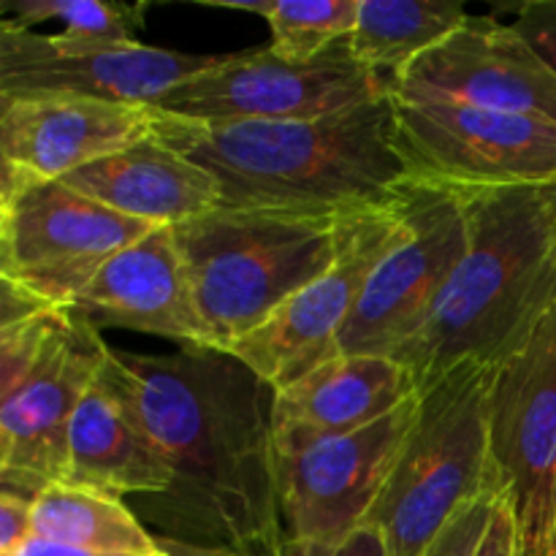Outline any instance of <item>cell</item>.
<instances>
[{
  "mask_svg": "<svg viewBox=\"0 0 556 556\" xmlns=\"http://www.w3.org/2000/svg\"><path fill=\"white\" fill-rule=\"evenodd\" d=\"M14 556H130V554H101V552H90V548L68 546V543H54V541H47V538L30 535L20 548H16Z\"/></svg>",
  "mask_w": 556,
  "mask_h": 556,
  "instance_id": "4dcf8cb0",
  "label": "cell"
},
{
  "mask_svg": "<svg viewBox=\"0 0 556 556\" xmlns=\"http://www.w3.org/2000/svg\"><path fill=\"white\" fill-rule=\"evenodd\" d=\"M494 367L462 362L418 389L416 416L367 525L391 556H418L483 492L503 483L489 445Z\"/></svg>",
  "mask_w": 556,
  "mask_h": 556,
  "instance_id": "5b68a950",
  "label": "cell"
},
{
  "mask_svg": "<svg viewBox=\"0 0 556 556\" xmlns=\"http://www.w3.org/2000/svg\"><path fill=\"white\" fill-rule=\"evenodd\" d=\"M358 0H269V49L288 63H313L356 27Z\"/></svg>",
  "mask_w": 556,
  "mask_h": 556,
  "instance_id": "cb8c5ba5",
  "label": "cell"
},
{
  "mask_svg": "<svg viewBox=\"0 0 556 556\" xmlns=\"http://www.w3.org/2000/svg\"><path fill=\"white\" fill-rule=\"evenodd\" d=\"M155 114L139 103L85 96H30L0 101V166L36 179L76 174L90 163L150 139Z\"/></svg>",
  "mask_w": 556,
  "mask_h": 556,
  "instance_id": "2e32d148",
  "label": "cell"
},
{
  "mask_svg": "<svg viewBox=\"0 0 556 556\" xmlns=\"http://www.w3.org/2000/svg\"><path fill=\"white\" fill-rule=\"evenodd\" d=\"M161 548L166 556H239L237 552H228V548H210V546H193V543L172 541V538H157Z\"/></svg>",
  "mask_w": 556,
  "mask_h": 556,
  "instance_id": "1f68e13d",
  "label": "cell"
},
{
  "mask_svg": "<svg viewBox=\"0 0 556 556\" xmlns=\"http://www.w3.org/2000/svg\"><path fill=\"white\" fill-rule=\"evenodd\" d=\"M87 199L152 228H174L220 206V185L206 168L155 134L63 179Z\"/></svg>",
  "mask_w": 556,
  "mask_h": 556,
  "instance_id": "d6986e66",
  "label": "cell"
},
{
  "mask_svg": "<svg viewBox=\"0 0 556 556\" xmlns=\"http://www.w3.org/2000/svg\"><path fill=\"white\" fill-rule=\"evenodd\" d=\"M33 535V497L0 492V556H14Z\"/></svg>",
  "mask_w": 556,
  "mask_h": 556,
  "instance_id": "f1b7e54d",
  "label": "cell"
},
{
  "mask_svg": "<svg viewBox=\"0 0 556 556\" xmlns=\"http://www.w3.org/2000/svg\"><path fill=\"white\" fill-rule=\"evenodd\" d=\"M150 231L65 182L0 166V280L47 307H74L101 266Z\"/></svg>",
  "mask_w": 556,
  "mask_h": 556,
  "instance_id": "8992f818",
  "label": "cell"
},
{
  "mask_svg": "<svg viewBox=\"0 0 556 556\" xmlns=\"http://www.w3.org/2000/svg\"><path fill=\"white\" fill-rule=\"evenodd\" d=\"M476 556H527L519 541V527H516L514 505H510V494L503 492L497 510L492 516L486 538H483L481 548Z\"/></svg>",
  "mask_w": 556,
  "mask_h": 556,
  "instance_id": "f546056e",
  "label": "cell"
},
{
  "mask_svg": "<svg viewBox=\"0 0 556 556\" xmlns=\"http://www.w3.org/2000/svg\"><path fill=\"white\" fill-rule=\"evenodd\" d=\"M400 228L396 199L383 210L348 217L334 264L286 299L264 324L233 342L228 353L253 369L275 394L334 358L342 329Z\"/></svg>",
  "mask_w": 556,
  "mask_h": 556,
  "instance_id": "8fae6325",
  "label": "cell"
},
{
  "mask_svg": "<svg viewBox=\"0 0 556 556\" xmlns=\"http://www.w3.org/2000/svg\"><path fill=\"white\" fill-rule=\"evenodd\" d=\"M14 16H3L16 27L38 22H60L63 30L49 33L47 43L58 52H90V49L134 47L136 33L144 27L147 3H114V0H20L5 5Z\"/></svg>",
  "mask_w": 556,
  "mask_h": 556,
  "instance_id": "603a6c76",
  "label": "cell"
},
{
  "mask_svg": "<svg viewBox=\"0 0 556 556\" xmlns=\"http://www.w3.org/2000/svg\"><path fill=\"white\" fill-rule=\"evenodd\" d=\"M112 348L71 313L30 372L0 394V486L36 497L68 476V429Z\"/></svg>",
  "mask_w": 556,
  "mask_h": 556,
  "instance_id": "4fadbf2b",
  "label": "cell"
},
{
  "mask_svg": "<svg viewBox=\"0 0 556 556\" xmlns=\"http://www.w3.org/2000/svg\"><path fill=\"white\" fill-rule=\"evenodd\" d=\"M413 396L369 427L331 438H275L288 541H342L367 525L407 438Z\"/></svg>",
  "mask_w": 556,
  "mask_h": 556,
  "instance_id": "7c38bea8",
  "label": "cell"
},
{
  "mask_svg": "<svg viewBox=\"0 0 556 556\" xmlns=\"http://www.w3.org/2000/svg\"><path fill=\"white\" fill-rule=\"evenodd\" d=\"M65 483L114 497H155L172 483L161 448L128 402L103 378V367L71 421Z\"/></svg>",
  "mask_w": 556,
  "mask_h": 556,
  "instance_id": "ffe728a7",
  "label": "cell"
},
{
  "mask_svg": "<svg viewBox=\"0 0 556 556\" xmlns=\"http://www.w3.org/2000/svg\"><path fill=\"white\" fill-rule=\"evenodd\" d=\"M386 96L389 85L369 74L342 38L313 63H288L269 47L220 54L152 109L190 123H269L326 117Z\"/></svg>",
  "mask_w": 556,
  "mask_h": 556,
  "instance_id": "ba28073f",
  "label": "cell"
},
{
  "mask_svg": "<svg viewBox=\"0 0 556 556\" xmlns=\"http://www.w3.org/2000/svg\"><path fill=\"white\" fill-rule=\"evenodd\" d=\"M152 114V134L217 179L226 210L353 217L394 204L410 177L396 150L391 96L313 119L190 123Z\"/></svg>",
  "mask_w": 556,
  "mask_h": 556,
  "instance_id": "7a4b0ae2",
  "label": "cell"
},
{
  "mask_svg": "<svg viewBox=\"0 0 556 556\" xmlns=\"http://www.w3.org/2000/svg\"><path fill=\"white\" fill-rule=\"evenodd\" d=\"M489 445L521 548L548 556L556 519V304L525 345L494 367Z\"/></svg>",
  "mask_w": 556,
  "mask_h": 556,
  "instance_id": "30bf717a",
  "label": "cell"
},
{
  "mask_svg": "<svg viewBox=\"0 0 556 556\" xmlns=\"http://www.w3.org/2000/svg\"><path fill=\"white\" fill-rule=\"evenodd\" d=\"M456 190L467 250L421 329L391 353L418 389L462 362L497 367L556 304V185Z\"/></svg>",
  "mask_w": 556,
  "mask_h": 556,
  "instance_id": "3957f363",
  "label": "cell"
},
{
  "mask_svg": "<svg viewBox=\"0 0 556 556\" xmlns=\"http://www.w3.org/2000/svg\"><path fill=\"white\" fill-rule=\"evenodd\" d=\"M459 0H358L356 27L348 36L351 52L386 85L405 74L418 58L465 25Z\"/></svg>",
  "mask_w": 556,
  "mask_h": 556,
  "instance_id": "44dd1931",
  "label": "cell"
},
{
  "mask_svg": "<svg viewBox=\"0 0 556 556\" xmlns=\"http://www.w3.org/2000/svg\"><path fill=\"white\" fill-rule=\"evenodd\" d=\"M217 58L134 47L58 52L47 36L0 20V101L30 96H85L152 106Z\"/></svg>",
  "mask_w": 556,
  "mask_h": 556,
  "instance_id": "9a60e30c",
  "label": "cell"
},
{
  "mask_svg": "<svg viewBox=\"0 0 556 556\" xmlns=\"http://www.w3.org/2000/svg\"><path fill=\"white\" fill-rule=\"evenodd\" d=\"M71 313L98 331L128 329L182 348H212L172 228H155L112 255Z\"/></svg>",
  "mask_w": 556,
  "mask_h": 556,
  "instance_id": "e0dca14e",
  "label": "cell"
},
{
  "mask_svg": "<svg viewBox=\"0 0 556 556\" xmlns=\"http://www.w3.org/2000/svg\"><path fill=\"white\" fill-rule=\"evenodd\" d=\"M68 315L71 309H38L11 324H0V394L14 389L30 372Z\"/></svg>",
  "mask_w": 556,
  "mask_h": 556,
  "instance_id": "d4e9b609",
  "label": "cell"
},
{
  "mask_svg": "<svg viewBox=\"0 0 556 556\" xmlns=\"http://www.w3.org/2000/svg\"><path fill=\"white\" fill-rule=\"evenodd\" d=\"M33 535L101 554L166 556L123 497L74 483H54L33 497Z\"/></svg>",
  "mask_w": 556,
  "mask_h": 556,
  "instance_id": "7402d4cb",
  "label": "cell"
},
{
  "mask_svg": "<svg viewBox=\"0 0 556 556\" xmlns=\"http://www.w3.org/2000/svg\"><path fill=\"white\" fill-rule=\"evenodd\" d=\"M280 556H391V552L383 532L364 525L342 541H286Z\"/></svg>",
  "mask_w": 556,
  "mask_h": 556,
  "instance_id": "4316f807",
  "label": "cell"
},
{
  "mask_svg": "<svg viewBox=\"0 0 556 556\" xmlns=\"http://www.w3.org/2000/svg\"><path fill=\"white\" fill-rule=\"evenodd\" d=\"M505 486L497 483L489 492H483L481 497L467 503L418 556H476L483 538H486V530L492 525V516L497 510Z\"/></svg>",
  "mask_w": 556,
  "mask_h": 556,
  "instance_id": "484cf974",
  "label": "cell"
},
{
  "mask_svg": "<svg viewBox=\"0 0 556 556\" xmlns=\"http://www.w3.org/2000/svg\"><path fill=\"white\" fill-rule=\"evenodd\" d=\"M405 101L465 103L556 123V71L514 25L467 16L389 87Z\"/></svg>",
  "mask_w": 556,
  "mask_h": 556,
  "instance_id": "5bb4252c",
  "label": "cell"
},
{
  "mask_svg": "<svg viewBox=\"0 0 556 556\" xmlns=\"http://www.w3.org/2000/svg\"><path fill=\"white\" fill-rule=\"evenodd\" d=\"M103 378L161 448L172 483L141 497L157 538L280 556L288 541L277 481L275 391L217 348L166 356L112 351Z\"/></svg>",
  "mask_w": 556,
  "mask_h": 556,
  "instance_id": "6da1fadb",
  "label": "cell"
},
{
  "mask_svg": "<svg viewBox=\"0 0 556 556\" xmlns=\"http://www.w3.org/2000/svg\"><path fill=\"white\" fill-rule=\"evenodd\" d=\"M396 150L410 177L448 188L556 185V123L391 96Z\"/></svg>",
  "mask_w": 556,
  "mask_h": 556,
  "instance_id": "9c48e42d",
  "label": "cell"
},
{
  "mask_svg": "<svg viewBox=\"0 0 556 556\" xmlns=\"http://www.w3.org/2000/svg\"><path fill=\"white\" fill-rule=\"evenodd\" d=\"M348 217L217 210L174 226L212 348L228 351L334 264Z\"/></svg>",
  "mask_w": 556,
  "mask_h": 556,
  "instance_id": "277c9868",
  "label": "cell"
},
{
  "mask_svg": "<svg viewBox=\"0 0 556 556\" xmlns=\"http://www.w3.org/2000/svg\"><path fill=\"white\" fill-rule=\"evenodd\" d=\"M556 71V0H530L510 22Z\"/></svg>",
  "mask_w": 556,
  "mask_h": 556,
  "instance_id": "83f0119b",
  "label": "cell"
},
{
  "mask_svg": "<svg viewBox=\"0 0 556 556\" xmlns=\"http://www.w3.org/2000/svg\"><path fill=\"white\" fill-rule=\"evenodd\" d=\"M548 556H556V519H554V532H552V548H548Z\"/></svg>",
  "mask_w": 556,
  "mask_h": 556,
  "instance_id": "d6a6232c",
  "label": "cell"
},
{
  "mask_svg": "<svg viewBox=\"0 0 556 556\" xmlns=\"http://www.w3.org/2000/svg\"><path fill=\"white\" fill-rule=\"evenodd\" d=\"M418 396L407 367L391 356L342 353L288 389L271 405L275 438H331L380 421Z\"/></svg>",
  "mask_w": 556,
  "mask_h": 556,
  "instance_id": "ac0fdd59",
  "label": "cell"
},
{
  "mask_svg": "<svg viewBox=\"0 0 556 556\" xmlns=\"http://www.w3.org/2000/svg\"><path fill=\"white\" fill-rule=\"evenodd\" d=\"M402 228L369 275L337 342L342 353L391 356L424 326L467 250V212L456 188L407 177L396 190Z\"/></svg>",
  "mask_w": 556,
  "mask_h": 556,
  "instance_id": "52a82bcc",
  "label": "cell"
}]
</instances>
